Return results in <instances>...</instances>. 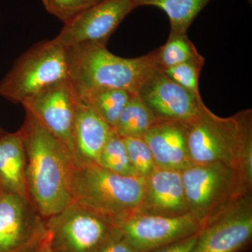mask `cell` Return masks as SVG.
<instances>
[{
  "label": "cell",
  "mask_w": 252,
  "mask_h": 252,
  "mask_svg": "<svg viewBox=\"0 0 252 252\" xmlns=\"http://www.w3.org/2000/svg\"><path fill=\"white\" fill-rule=\"evenodd\" d=\"M20 130L26 151V184L32 203L44 220L73 201L74 160L65 145L31 112Z\"/></svg>",
  "instance_id": "1"
},
{
  "label": "cell",
  "mask_w": 252,
  "mask_h": 252,
  "mask_svg": "<svg viewBox=\"0 0 252 252\" xmlns=\"http://www.w3.org/2000/svg\"><path fill=\"white\" fill-rule=\"evenodd\" d=\"M107 43L88 42L67 48V79L77 95L99 89L137 94L158 68L157 50L125 59L112 54Z\"/></svg>",
  "instance_id": "2"
},
{
  "label": "cell",
  "mask_w": 252,
  "mask_h": 252,
  "mask_svg": "<svg viewBox=\"0 0 252 252\" xmlns=\"http://www.w3.org/2000/svg\"><path fill=\"white\" fill-rule=\"evenodd\" d=\"M186 125L192 163L220 162L240 171L242 152L252 140L251 109L221 118L205 106L198 117Z\"/></svg>",
  "instance_id": "3"
},
{
  "label": "cell",
  "mask_w": 252,
  "mask_h": 252,
  "mask_svg": "<svg viewBox=\"0 0 252 252\" xmlns=\"http://www.w3.org/2000/svg\"><path fill=\"white\" fill-rule=\"evenodd\" d=\"M145 178L126 177L97 164L74 165L73 201L89 205L120 223L137 214L143 200Z\"/></svg>",
  "instance_id": "4"
},
{
  "label": "cell",
  "mask_w": 252,
  "mask_h": 252,
  "mask_svg": "<svg viewBox=\"0 0 252 252\" xmlns=\"http://www.w3.org/2000/svg\"><path fill=\"white\" fill-rule=\"evenodd\" d=\"M181 174L189 214L202 228L252 193V187L238 169L220 162L192 164Z\"/></svg>",
  "instance_id": "5"
},
{
  "label": "cell",
  "mask_w": 252,
  "mask_h": 252,
  "mask_svg": "<svg viewBox=\"0 0 252 252\" xmlns=\"http://www.w3.org/2000/svg\"><path fill=\"white\" fill-rule=\"evenodd\" d=\"M67 79L66 48L55 39L41 41L19 56L0 81V97L21 104Z\"/></svg>",
  "instance_id": "6"
},
{
  "label": "cell",
  "mask_w": 252,
  "mask_h": 252,
  "mask_svg": "<svg viewBox=\"0 0 252 252\" xmlns=\"http://www.w3.org/2000/svg\"><path fill=\"white\" fill-rule=\"evenodd\" d=\"M46 224L53 252H97L122 235L117 220L77 200Z\"/></svg>",
  "instance_id": "7"
},
{
  "label": "cell",
  "mask_w": 252,
  "mask_h": 252,
  "mask_svg": "<svg viewBox=\"0 0 252 252\" xmlns=\"http://www.w3.org/2000/svg\"><path fill=\"white\" fill-rule=\"evenodd\" d=\"M46 231L31 199L0 189V252H36Z\"/></svg>",
  "instance_id": "8"
},
{
  "label": "cell",
  "mask_w": 252,
  "mask_h": 252,
  "mask_svg": "<svg viewBox=\"0 0 252 252\" xmlns=\"http://www.w3.org/2000/svg\"><path fill=\"white\" fill-rule=\"evenodd\" d=\"M252 240V198L250 193L202 228L193 252H243Z\"/></svg>",
  "instance_id": "9"
},
{
  "label": "cell",
  "mask_w": 252,
  "mask_h": 252,
  "mask_svg": "<svg viewBox=\"0 0 252 252\" xmlns=\"http://www.w3.org/2000/svg\"><path fill=\"white\" fill-rule=\"evenodd\" d=\"M124 240L137 252H149L197 234L201 225L190 214L162 217L135 214L119 223Z\"/></svg>",
  "instance_id": "10"
},
{
  "label": "cell",
  "mask_w": 252,
  "mask_h": 252,
  "mask_svg": "<svg viewBox=\"0 0 252 252\" xmlns=\"http://www.w3.org/2000/svg\"><path fill=\"white\" fill-rule=\"evenodd\" d=\"M158 120L187 124L198 117L205 104L198 97L177 84L158 67L137 93Z\"/></svg>",
  "instance_id": "11"
},
{
  "label": "cell",
  "mask_w": 252,
  "mask_h": 252,
  "mask_svg": "<svg viewBox=\"0 0 252 252\" xmlns=\"http://www.w3.org/2000/svg\"><path fill=\"white\" fill-rule=\"evenodd\" d=\"M136 6L134 0H102L67 23L54 38L67 48L88 42L107 43Z\"/></svg>",
  "instance_id": "12"
},
{
  "label": "cell",
  "mask_w": 252,
  "mask_h": 252,
  "mask_svg": "<svg viewBox=\"0 0 252 252\" xmlns=\"http://www.w3.org/2000/svg\"><path fill=\"white\" fill-rule=\"evenodd\" d=\"M76 101L77 95L67 79L37 93L21 104L59 139L72 155Z\"/></svg>",
  "instance_id": "13"
},
{
  "label": "cell",
  "mask_w": 252,
  "mask_h": 252,
  "mask_svg": "<svg viewBox=\"0 0 252 252\" xmlns=\"http://www.w3.org/2000/svg\"><path fill=\"white\" fill-rule=\"evenodd\" d=\"M137 214L170 217L189 214L181 172L157 168L145 178L143 200Z\"/></svg>",
  "instance_id": "14"
},
{
  "label": "cell",
  "mask_w": 252,
  "mask_h": 252,
  "mask_svg": "<svg viewBox=\"0 0 252 252\" xmlns=\"http://www.w3.org/2000/svg\"><path fill=\"white\" fill-rule=\"evenodd\" d=\"M142 138L157 168L182 172L193 164L189 157L185 124L159 121Z\"/></svg>",
  "instance_id": "15"
},
{
  "label": "cell",
  "mask_w": 252,
  "mask_h": 252,
  "mask_svg": "<svg viewBox=\"0 0 252 252\" xmlns=\"http://www.w3.org/2000/svg\"><path fill=\"white\" fill-rule=\"evenodd\" d=\"M112 130L89 104L77 96L72 154L75 165H98L99 156Z\"/></svg>",
  "instance_id": "16"
},
{
  "label": "cell",
  "mask_w": 252,
  "mask_h": 252,
  "mask_svg": "<svg viewBox=\"0 0 252 252\" xmlns=\"http://www.w3.org/2000/svg\"><path fill=\"white\" fill-rule=\"evenodd\" d=\"M26 151L21 130L0 136V189L29 198Z\"/></svg>",
  "instance_id": "17"
},
{
  "label": "cell",
  "mask_w": 252,
  "mask_h": 252,
  "mask_svg": "<svg viewBox=\"0 0 252 252\" xmlns=\"http://www.w3.org/2000/svg\"><path fill=\"white\" fill-rule=\"evenodd\" d=\"M212 0H134L136 7L157 6L168 16L170 32L187 33L199 13Z\"/></svg>",
  "instance_id": "18"
},
{
  "label": "cell",
  "mask_w": 252,
  "mask_h": 252,
  "mask_svg": "<svg viewBox=\"0 0 252 252\" xmlns=\"http://www.w3.org/2000/svg\"><path fill=\"white\" fill-rule=\"evenodd\" d=\"M132 94H135L121 89H99L77 96L89 104L114 129Z\"/></svg>",
  "instance_id": "19"
},
{
  "label": "cell",
  "mask_w": 252,
  "mask_h": 252,
  "mask_svg": "<svg viewBox=\"0 0 252 252\" xmlns=\"http://www.w3.org/2000/svg\"><path fill=\"white\" fill-rule=\"evenodd\" d=\"M138 94H132L123 111L114 130L123 138H142L158 122Z\"/></svg>",
  "instance_id": "20"
},
{
  "label": "cell",
  "mask_w": 252,
  "mask_h": 252,
  "mask_svg": "<svg viewBox=\"0 0 252 252\" xmlns=\"http://www.w3.org/2000/svg\"><path fill=\"white\" fill-rule=\"evenodd\" d=\"M203 58L187 33L170 32L165 44L157 49L158 67L161 70Z\"/></svg>",
  "instance_id": "21"
},
{
  "label": "cell",
  "mask_w": 252,
  "mask_h": 252,
  "mask_svg": "<svg viewBox=\"0 0 252 252\" xmlns=\"http://www.w3.org/2000/svg\"><path fill=\"white\" fill-rule=\"evenodd\" d=\"M98 165L119 175L138 176L129 159L124 138L118 135L114 129L99 156Z\"/></svg>",
  "instance_id": "22"
},
{
  "label": "cell",
  "mask_w": 252,
  "mask_h": 252,
  "mask_svg": "<svg viewBox=\"0 0 252 252\" xmlns=\"http://www.w3.org/2000/svg\"><path fill=\"white\" fill-rule=\"evenodd\" d=\"M204 64L205 59L203 57L200 59L182 63L162 71L167 77H170L172 80L186 90L198 97H201L199 89V78Z\"/></svg>",
  "instance_id": "23"
},
{
  "label": "cell",
  "mask_w": 252,
  "mask_h": 252,
  "mask_svg": "<svg viewBox=\"0 0 252 252\" xmlns=\"http://www.w3.org/2000/svg\"><path fill=\"white\" fill-rule=\"evenodd\" d=\"M124 140L129 159L137 175L147 178L157 167L145 141L140 137H126Z\"/></svg>",
  "instance_id": "24"
},
{
  "label": "cell",
  "mask_w": 252,
  "mask_h": 252,
  "mask_svg": "<svg viewBox=\"0 0 252 252\" xmlns=\"http://www.w3.org/2000/svg\"><path fill=\"white\" fill-rule=\"evenodd\" d=\"M102 0H41L43 6L50 14L63 23L98 4Z\"/></svg>",
  "instance_id": "25"
},
{
  "label": "cell",
  "mask_w": 252,
  "mask_h": 252,
  "mask_svg": "<svg viewBox=\"0 0 252 252\" xmlns=\"http://www.w3.org/2000/svg\"><path fill=\"white\" fill-rule=\"evenodd\" d=\"M198 233L167 244L149 252H193L198 242Z\"/></svg>",
  "instance_id": "26"
},
{
  "label": "cell",
  "mask_w": 252,
  "mask_h": 252,
  "mask_svg": "<svg viewBox=\"0 0 252 252\" xmlns=\"http://www.w3.org/2000/svg\"><path fill=\"white\" fill-rule=\"evenodd\" d=\"M97 252H137L122 236L109 242Z\"/></svg>",
  "instance_id": "27"
},
{
  "label": "cell",
  "mask_w": 252,
  "mask_h": 252,
  "mask_svg": "<svg viewBox=\"0 0 252 252\" xmlns=\"http://www.w3.org/2000/svg\"><path fill=\"white\" fill-rule=\"evenodd\" d=\"M50 240H51V235H50L49 230H47L45 235L38 247L36 252H53L51 250V245H50Z\"/></svg>",
  "instance_id": "28"
},
{
  "label": "cell",
  "mask_w": 252,
  "mask_h": 252,
  "mask_svg": "<svg viewBox=\"0 0 252 252\" xmlns=\"http://www.w3.org/2000/svg\"><path fill=\"white\" fill-rule=\"evenodd\" d=\"M5 132V131L3 130L1 128V127H0V136L1 135H3Z\"/></svg>",
  "instance_id": "29"
},
{
  "label": "cell",
  "mask_w": 252,
  "mask_h": 252,
  "mask_svg": "<svg viewBox=\"0 0 252 252\" xmlns=\"http://www.w3.org/2000/svg\"><path fill=\"white\" fill-rule=\"evenodd\" d=\"M248 1L250 3V4H252V0H248Z\"/></svg>",
  "instance_id": "30"
}]
</instances>
